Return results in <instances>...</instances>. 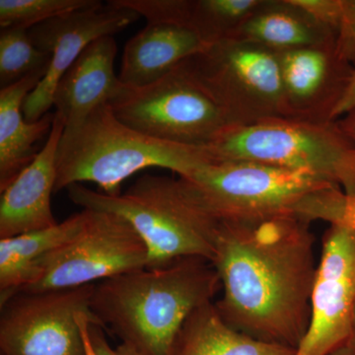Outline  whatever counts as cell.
Returning a JSON list of instances; mask_svg holds the SVG:
<instances>
[{
	"label": "cell",
	"mask_w": 355,
	"mask_h": 355,
	"mask_svg": "<svg viewBox=\"0 0 355 355\" xmlns=\"http://www.w3.org/2000/svg\"><path fill=\"white\" fill-rule=\"evenodd\" d=\"M338 121L343 132L347 133V137L355 144V109L345 114V118Z\"/></svg>",
	"instance_id": "30"
},
{
	"label": "cell",
	"mask_w": 355,
	"mask_h": 355,
	"mask_svg": "<svg viewBox=\"0 0 355 355\" xmlns=\"http://www.w3.org/2000/svg\"><path fill=\"white\" fill-rule=\"evenodd\" d=\"M51 55L40 51L22 29L6 28L0 32V83L12 85L26 76L48 69Z\"/></svg>",
	"instance_id": "22"
},
{
	"label": "cell",
	"mask_w": 355,
	"mask_h": 355,
	"mask_svg": "<svg viewBox=\"0 0 355 355\" xmlns=\"http://www.w3.org/2000/svg\"><path fill=\"white\" fill-rule=\"evenodd\" d=\"M118 44L113 36L92 42L58 81L53 97L55 113L64 128L76 127L99 107L110 105L125 84L114 73Z\"/></svg>",
	"instance_id": "15"
},
{
	"label": "cell",
	"mask_w": 355,
	"mask_h": 355,
	"mask_svg": "<svg viewBox=\"0 0 355 355\" xmlns=\"http://www.w3.org/2000/svg\"><path fill=\"white\" fill-rule=\"evenodd\" d=\"M46 70L34 72L0 91V191L34 160L39 153L35 146L53 128L55 113L28 121L22 110L26 98L39 85Z\"/></svg>",
	"instance_id": "18"
},
{
	"label": "cell",
	"mask_w": 355,
	"mask_h": 355,
	"mask_svg": "<svg viewBox=\"0 0 355 355\" xmlns=\"http://www.w3.org/2000/svg\"><path fill=\"white\" fill-rule=\"evenodd\" d=\"M330 355H355V354L354 352H352L349 349H347L345 345H343V347H340V349H338L335 350V352H331Z\"/></svg>",
	"instance_id": "32"
},
{
	"label": "cell",
	"mask_w": 355,
	"mask_h": 355,
	"mask_svg": "<svg viewBox=\"0 0 355 355\" xmlns=\"http://www.w3.org/2000/svg\"><path fill=\"white\" fill-rule=\"evenodd\" d=\"M182 178L219 221L324 220L331 196L340 189L310 172L250 161H220Z\"/></svg>",
	"instance_id": "5"
},
{
	"label": "cell",
	"mask_w": 355,
	"mask_h": 355,
	"mask_svg": "<svg viewBox=\"0 0 355 355\" xmlns=\"http://www.w3.org/2000/svg\"><path fill=\"white\" fill-rule=\"evenodd\" d=\"M286 119L327 123L342 102L355 74L336 43L279 53Z\"/></svg>",
	"instance_id": "13"
},
{
	"label": "cell",
	"mask_w": 355,
	"mask_h": 355,
	"mask_svg": "<svg viewBox=\"0 0 355 355\" xmlns=\"http://www.w3.org/2000/svg\"><path fill=\"white\" fill-rule=\"evenodd\" d=\"M64 125L55 113L44 146L15 179L1 191L0 239L57 225L51 195L57 183V155Z\"/></svg>",
	"instance_id": "14"
},
{
	"label": "cell",
	"mask_w": 355,
	"mask_h": 355,
	"mask_svg": "<svg viewBox=\"0 0 355 355\" xmlns=\"http://www.w3.org/2000/svg\"><path fill=\"white\" fill-rule=\"evenodd\" d=\"M336 51L343 60L355 64V0H342Z\"/></svg>",
	"instance_id": "24"
},
{
	"label": "cell",
	"mask_w": 355,
	"mask_h": 355,
	"mask_svg": "<svg viewBox=\"0 0 355 355\" xmlns=\"http://www.w3.org/2000/svg\"><path fill=\"white\" fill-rule=\"evenodd\" d=\"M231 39L280 53L336 43V33L320 24L294 0H263Z\"/></svg>",
	"instance_id": "19"
},
{
	"label": "cell",
	"mask_w": 355,
	"mask_h": 355,
	"mask_svg": "<svg viewBox=\"0 0 355 355\" xmlns=\"http://www.w3.org/2000/svg\"><path fill=\"white\" fill-rule=\"evenodd\" d=\"M83 210L85 219L80 229L35 265L20 292L90 286L147 268V248L125 218L101 210Z\"/></svg>",
	"instance_id": "9"
},
{
	"label": "cell",
	"mask_w": 355,
	"mask_h": 355,
	"mask_svg": "<svg viewBox=\"0 0 355 355\" xmlns=\"http://www.w3.org/2000/svg\"><path fill=\"white\" fill-rule=\"evenodd\" d=\"M295 349L254 340L231 328L216 303L191 313L175 342L172 355H294Z\"/></svg>",
	"instance_id": "20"
},
{
	"label": "cell",
	"mask_w": 355,
	"mask_h": 355,
	"mask_svg": "<svg viewBox=\"0 0 355 355\" xmlns=\"http://www.w3.org/2000/svg\"><path fill=\"white\" fill-rule=\"evenodd\" d=\"M225 112L232 125L286 118L279 53L226 39L183 62Z\"/></svg>",
	"instance_id": "7"
},
{
	"label": "cell",
	"mask_w": 355,
	"mask_h": 355,
	"mask_svg": "<svg viewBox=\"0 0 355 355\" xmlns=\"http://www.w3.org/2000/svg\"><path fill=\"white\" fill-rule=\"evenodd\" d=\"M220 162L209 147L162 141L133 130L116 118L110 105L96 109L76 127L64 128L57 155L55 193L76 184L94 183L108 196L148 168L190 177Z\"/></svg>",
	"instance_id": "3"
},
{
	"label": "cell",
	"mask_w": 355,
	"mask_h": 355,
	"mask_svg": "<svg viewBox=\"0 0 355 355\" xmlns=\"http://www.w3.org/2000/svg\"><path fill=\"white\" fill-rule=\"evenodd\" d=\"M355 305V230L331 224L323 238L309 326L294 355H330L347 343Z\"/></svg>",
	"instance_id": "11"
},
{
	"label": "cell",
	"mask_w": 355,
	"mask_h": 355,
	"mask_svg": "<svg viewBox=\"0 0 355 355\" xmlns=\"http://www.w3.org/2000/svg\"><path fill=\"white\" fill-rule=\"evenodd\" d=\"M79 326H80L81 331H83L84 343H85L86 352L87 355H96L94 349H93L92 345H91L90 338L88 335L89 324H94L99 326V324L96 321L95 318L89 316V315H80L78 318Z\"/></svg>",
	"instance_id": "29"
},
{
	"label": "cell",
	"mask_w": 355,
	"mask_h": 355,
	"mask_svg": "<svg viewBox=\"0 0 355 355\" xmlns=\"http://www.w3.org/2000/svg\"><path fill=\"white\" fill-rule=\"evenodd\" d=\"M85 211L53 227L0 239V305L21 291L42 258L69 241L83 226Z\"/></svg>",
	"instance_id": "21"
},
{
	"label": "cell",
	"mask_w": 355,
	"mask_h": 355,
	"mask_svg": "<svg viewBox=\"0 0 355 355\" xmlns=\"http://www.w3.org/2000/svg\"><path fill=\"white\" fill-rule=\"evenodd\" d=\"M96 0H0L1 29L28 30L92 6Z\"/></svg>",
	"instance_id": "23"
},
{
	"label": "cell",
	"mask_w": 355,
	"mask_h": 355,
	"mask_svg": "<svg viewBox=\"0 0 355 355\" xmlns=\"http://www.w3.org/2000/svg\"><path fill=\"white\" fill-rule=\"evenodd\" d=\"M88 335L96 355H142L127 343H121L116 349H113L107 340L102 327L97 324H89Z\"/></svg>",
	"instance_id": "27"
},
{
	"label": "cell",
	"mask_w": 355,
	"mask_h": 355,
	"mask_svg": "<svg viewBox=\"0 0 355 355\" xmlns=\"http://www.w3.org/2000/svg\"><path fill=\"white\" fill-rule=\"evenodd\" d=\"M345 345L347 347V349H349L352 352H354L355 354V305L354 316H352V331H350L349 340H347V342Z\"/></svg>",
	"instance_id": "31"
},
{
	"label": "cell",
	"mask_w": 355,
	"mask_h": 355,
	"mask_svg": "<svg viewBox=\"0 0 355 355\" xmlns=\"http://www.w3.org/2000/svg\"><path fill=\"white\" fill-rule=\"evenodd\" d=\"M320 24L330 28L338 35L342 15V0H294Z\"/></svg>",
	"instance_id": "25"
},
{
	"label": "cell",
	"mask_w": 355,
	"mask_h": 355,
	"mask_svg": "<svg viewBox=\"0 0 355 355\" xmlns=\"http://www.w3.org/2000/svg\"><path fill=\"white\" fill-rule=\"evenodd\" d=\"M146 18L187 28L203 43L231 39L263 0H119Z\"/></svg>",
	"instance_id": "16"
},
{
	"label": "cell",
	"mask_w": 355,
	"mask_h": 355,
	"mask_svg": "<svg viewBox=\"0 0 355 355\" xmlns=\"http://www.w3.org/2000/svg\"><path fill=\"white\" fill-rule=\"evenodd\" d=\"M94 286L20 292L9 298L0 305L1 355H87L78 318L96 319Z\"/></svg>",
	"instance_id": "10"
},
{
	"label": "cell",
	"mask_w": 355,
	"mask_h": 355,
	"mask_svg": "<svg viewBox=\"0 0 355 355\" xmlns=\"http://www.w3.org/2000/svg\"><path fill=\"white\" fill-rule=\"evenodd\" d=\"M116 118L153 139L209 146L231 125L225 112L183 62L142 87L123 86L112 101Z\"/></svg>",
	"instance_id": "8"
},
{
	"label": "cell",
	"mask_w": 355,
	"mask_h": 355,
	"mask_svg": "<svg viewBox=\"0 0 355 355\" xmlns=\"http://www.w3.org/2000/svg\"><path fill=\"white\" fill-rule=\"evenodd\" d=\"M310 224L295 216L220 221L211 263L223 292L216 309L231 328L297 349L318 268Z\"/></svg>",
	"instance_id": "1"
},
{
	"label": "cell",
	"mask_w": 355,
	"mask_h": 355,
	"mask_svg": "<svg viewBox=\"0 0 355 355\" xmlns=\"http://www.w3.org/2000/svg\"><path fill=\"white\" fill-rule=\"evenodd\" d=\"M141 18L139 13L118 0L92 6L46 21L28 30L33 44L51 55L44 78L26 98L23 114L28 121L40 120L53 107L58 81L79 55L95 40L114 36Z\"/></svg>",
	"instance_id": "12"
},
{
	"label": "cell",
	"mask_w": 355,
	"mask_h": 355,
	"mask_svg": "<svg viewBox=\"0 0 355 355\" xmlns=\"http://www.w3.org/2000/svg\"><path fill=\"white\" fill-rule=\"evenodd\" d=\"M354 109H355V74L345 97L334 114V121H336L338 116L347 114Z\"/></svg>",
	"instance_id": "28"
},
{
	"label": "cell",
	"mask_w": 355,
	"mask_h": 355,
	"mask_svg": "<svg viewBox=\"0 0 355 355\" xmlns=\"http://www.w3.org/2000/svg\"><path fill=\"white\" fill-rule=\"evenodd\" d=\"M221 282L211 261L197 257L141 268L96 284L91 310L103 329L142 355H172L182 327L212 299Z\"/></svg>",
	"instance_id": "2"
},
{
	"label": "cell",
	"mask_w": 355,
	"mask_h": 355,
	"mask_svg": "<svg viewBox=\"0 0 355 355\" xmlns=\"http://www.w3.org/2000/svg\"><path fill=\"white\" fill-rule=\"evenodd\" d=\"M207 46L187 28L148 23L125 44L119 77L128 87L149 85Z\"/></svg>",
	"instance_id": "17"
},
{
	"label": "cell",
	"mask_w": 355,
	"mask_h": 355,
	"mask_svg": "<svg viewBox=\"0 0 355 355\" xmlns=\"http://www.w3.org/2000/svg\"><path fill=\"white\" fill-rule=\"evenodd\" d=\"M327 222L330 225L336 224L355 230V197H349L343 191H338Z\"/></svg>",
	"instance_id": "26"
},
{
	"label": "cell",
	"mask_w": 355,
	"mask_h": 355,
	"mask_svg": "<svg viewBox=\"0 0 355 355\" xmlns=\"http://www.w3.org/2000/svg\"><path fill=\"white\" fill-rule=\"evenodd\" d=\"M67 191L69 200L83 209L125 218L147 248L146 268H163L191 257L214 260L220 221L202 205L184 178L144 175L118 196L105 195L83 184Z\"/></svg>",
	"instance_id": "4"
},
{
	"label": "cell",
	"mask_w": 355,
	"mask_h": 355,
	"mask_svg": "<svg viewBox=\"0 0 355 355\" xmlns=\"http://www.w3.org/2000/svg\"><path fill=\"white\" fill-rule=\"evenodd\" d=\"M207 147L219 161H250L310 172L355 197V144L338 121L275 118L229 125Z\"/></svg>",
	"instance_id": "6"
}]
</instances>
